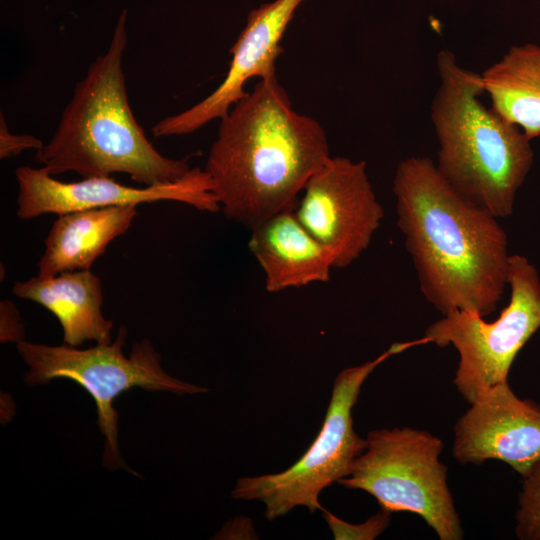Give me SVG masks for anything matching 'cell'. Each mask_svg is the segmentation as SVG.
<instances>
[{"label": "cell", "instance_id": "obj_16", "mask_svg": "<svg viewBox=\"0 0 540 540\" xmlns=\"http://www.w3.org/2000/svg\"><path fill=\"white\" fill-rule=\"evenodd\" d=\"M491 108L530 139L540 136V45L511 46L481 74Z\"/></svg>", "mask_w": 540, "mask_h": 540}, {"label": "cell", "instance_id": "obj_13", "mask_svg": "<svg viewBox=\"0 0 540 540\" xmlns=\"http://www.w3.org/2000/svg\"><path fill=\"white\" fill-rule=\"evenodd\" d=\"M251 231L248 248L263 269L268 292L329 280L332 256L300 223L294 210L277 213Z\"/></svg>", "mask_w": 540, "mask_h": 540}, {"label": "cell", "instance_id": "obj_20", "mask_svg": "<svg viewBox=\"0 0 540 540\" xmlns=\"http://www.w3.org/2000/svg\"><path fill=\"white\" fill-rule=\"evenodd\" d=\"M1 313V340L15 341L23 340V326L20 323V314L17 307L9 300L0 303Z\"/></svg>", "mask_w": 540, "mask_h": 540}, {"label": "cell", "instance_id": "obj_2", "mask_svg": "<svg viewBox=\"0 0 540 540\" xmlns=\"http://www.w3.org/2000/svg\"><path fill=\"white\" fill-rule=\"evenodd\" d=\"M330 157L323 127L292 108L274 76L259 80L220 119L204 170L225 216L253 229L294 210Z\"/></svg>", "mask_w": 540, "mask_h": 540}, {"label": "cell", "instance_id": "obj_4", "mask_svg": "<svg viewBox=\"0 0 540 540\" xmlns=\"http://www.w3.org/2000/svg\"><path fill=\"white\" fill-rule=\"evenodd\" d=\"M436 64V168L462 196L498 219L508 217L534 161L531 140L482 103L481 74L462 67L449 50L438 52Z\"/></svg>", "mask_w": 540, "mask_h": 540}, {"label": "cell", "instance_id": "obj_10", "mask_svg": "<svg viewBox=\"0 0 540 540\" xmlns=\"http://www.w3.org/2000/svg\"><path fill=\"white\" fill-rule=\"evenodd\" d=\"M15 176L18 184L16 214L24 220L50 213L61 215L158 201L181 202L210 213L221 210L209 175L198 167L191 168L176 182L144 188L122 185L111 177L63 182L53 178L44 167L20 166Z\"/></svg>", "mask_w": 540, "mask_h": 540}, {"label": "cell", "instance_id": "obj_3", "mask_svg": "<svg viewBox=\"0 0 540 540\" xmlns=\"http://www.w3.org/2000/svg\"><path fill=\"white\" fill-rule=\"evenodd\" d=\"M127 10L119 15L108 49L89 66L73 90L50 141L36 159L52 176L127 174L145 186L176 182L188 159L162 155L148 140L128 102L122 58L127 47Z\"/></svg>", "mask_w": 540, "mask_h": 540}, {"label": "cell", "instance_id": "obj_12", "mask_svg": "<svg viewBox=\"0 0 540 540\" xmlns=\"http://www.w3.org/2000/svg\"><path fill=\"white\" fill-rule=\"evenodd\" d=\"M306 0H275L252 10L244 29L229 52L228 72L206 98L186 110L167 116L151 131L155 137L186 135L210 121L224 117L246 95L245 84L253 77L276 76V60L283 52L280 41L298 6Z\"/></svg>", "mask_w": 540, "mask_h": 540}, {"label": "cell", "instance_id": "obj_1", "mask_svg": "<svg viewBox=\"0 0 540 540\" xmlns=\"http://www.w3.org/2000/svg\"><path fill=\"white\" fill-rule=\"evenodd\" d=\"M393 192L397 225L426 300L442 315L494 312L511 256L498 218L457 192L424 156L398 163Z\"/></svg>", "mask_w": 540, "mask_h": 540}, {"label": "cell", "instance_id": "obj_17", "mask_svg": "<svg viewBox=\"0 0 540 540\" xmlns=\"http://www.w3.org/2000/svg\"><path fill=\"white\" fill-rule=\"evenodd\" d=\"M521 478L515 533L520 540H540V462Z\"/></svg>", "mask_w": 540, "mask_h": 540}, {"label": "cell", "instance_id": "obj_15", "mask_svg": "<svg viewBox=\"0 0 540 540\" xmlns=\"http://www.w3.org/2000/svg\"><path fill=\"white\" fill-rule=\"evenodd\" d=\"M137 215V205L79 210L58 215L45 239L38 276L90 270L108 245L123 235Z\"/></svg>", "mask_w": 540, "mask_h": 540}, {"label": "cell", "instance_id": "obj_9", "mask_svg": "<svg viewBox=\"0 0 540 540\" xmlns=\"http://www.w3.org/2000/svg\"><path fill=\"white\" fill-rule=\"evenodd\" d=\"M303 191L296 217L330 252L334 268L349 266L368 248L384 217L365 162L330 157Z\"/></svg>", "mask_w": 540, "mask_h": 540}, {"label": "cell", "instance_id": "obj_5", "mask_svg": "<svg viewBox=\"0 0 540 540\" xmlns=\"http://www.w3.org/2000/svg\"><path fill=\"white\" fill-rule=\"evenodd\" d=\"M127 329L120 327L113 343H97L87 349L64 344L17 342V350L28 367L24 381L29 386L48 384L65 378L84 388L95 401L100 432L105 436L102 462L114 470L123 467L118 445V413L113 402L134 387L166 391L178 395L198 394L206 388L181 381L161 366V356L153 344L141 340L123 353Z\"/></svg>", "mask_w": 540, "mask_h": 540}, {"label": "cell", "instance_id": "obj_18", "mask_svg": "<svg viewBox=\"0 0 540 540\" xmlns=\"http://www.w3.org/2000/svg\"><path fill=\"white\" fill-rule=\"evenodd\" d=\"M390 515V512L381 509L364 523L350 524L323 509V516L335 539H375L389 526Z\"/></svg>", "mask_w": 540, "mask_h": 540}, {"label": "cell", "instance_id": "obj_6", "mask_svg": "<svg viewBox=\"0 0 540 540\" xmlns=\"http://www.w3.org/2000/svg\"><path fill=\"white\" fill-rule=\"evenodd\" d=\"M442 450V440L425 430H372L350 474L338 483L367 492L390 513L420 516L440 540H460L464 531L448 486V468L440 461Z\"/></svg>", "mask_w": 540, "mask_h": 540}, {"label": "cell", "instance_id": "obj_14", "mask_svg": "<svg viewBox=\"0 0 540 540\" xmlns=\"http://www.w3.org/2000/svg\"><path fill=\"white\" fill-rule=\"evenodd\" d=\"M12 292L51 312L63 329L64 344L77 347L85 341L111 342L113 323L102 314L101 279L91 270L67 271L52 277L36 275L16 281Z\"/></svg>", "mask_w": 540, "mask_h": 540}, {"label": "cell", "instance_id": "obj_8", "mask_svg": "<svg viewBox=\"0 0 540 540\" xmlns=\"http://www.w3.org/2000/svg\"><path fill=\"white\" fill-rule=\"evenodd\" d=\"M508 285L509 302L496 320L455 310L429 325L424 334L429 343L452 344L458 351L453 384L469 404L508 381L517 354L540 329V277L527 257L510 256Z\"/></svg>", "mask_w": 540, "mask_h": 540}, {"label": "cell", "instance_id": "obj_11", "mask_svg": "<svg viewBox=\"0 0 540 540\" xmlns=\"http://www.w3.org/2000/svg\"><path fill=\"white\" fill-rule=\"evenodd\" d=\"M453 431L452 454L461 465L499 460L523 477L540 462V405L519 398L508 381L472 402Z\"/></svg>", "mask_w": 540, "mask_h": 540}, {"label": "cell", "instance_id": "obj_19", "mask_svg": "<svg viewBox=\"0 0 540 540\" xmlns=\"http://www.w3.org/2000/svg\"><path fill=\"white\" fill-rule=\"evenodd\" d=\"M44 143L30 134H14L8 129L3 113L0 114V158L14 157L24 150L38 151Z\"/></svg>", "mask_w": 540, "mask_h": 540}, {"label": "cell", "instance_id": "obj_7", "mask_svg": "<svg viewBox=\"0 0 540 540\" xmlns=\"http://www.w3.org/2000/svg\"><path fill=\"white\" fill-rule=\"evenodd\" d=\"M423 337L392 344L375 359L348 367L336 376L322 427L307 451L288 469L237 480L235 499L258 500L265 516L274 520L303 506L311 513L322 510V490L350 474L354 460L366 448V438L353 427L352 410L368 376L388 358L425 343Z\"/></svg>", "mask_w": 540, "mask_h": 540}]
</instances>
